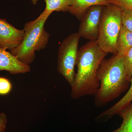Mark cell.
Wrapping results in <instances>:
<instances>
[{
    "instance_id": "18",
    "label": "cell",
    "mask_w": 132,
    "mask_h": 132,
    "mask_svg": "<svg viewBox=\"0 0 132 132\" xmlns=\"http://www.w3.org/2000/svg\"><path fill=\"white\" fill-rule=\"evenodd\" d=\"M7 122L6 114L4 112L0 113V132H5Z\"/></svg>"
},
{
    "instance_id": "10",
    "label": "cell",
    "mask_w": 132,
    "mask_h": 132,
    "mask_svg": "<svg viewBox=\"0 0 132 132\" xmlns=\"http://www.w3.org/2000/svg\"><path fill=\"white\" fill-rule=\"evenodd\" d=\"M130 81L131 85L130 88L125 96L112 106L102 113L98 119L102 120H108L116 114L120 113L129 106L132 101V76Z\"/></svg>"
},
{
    "instance_id": "19",
    "label": "cell",
    "mask_w": 132,
    "mask_h": 132,
    "mask_svg": "<svg viewBox=\"0 0 132 132\" xmlns=\"http://www.w3.org/2000/svg\"><path fill=\"white\" fill-rule=\"evenodd\" d=\"M38 1H39V0H31L32 3L34 5H36V4H37Z\"/></svg>"
},
{
    "instance_id": "13",
    "label": "cell",
    "mask_w": 132,
    "mask_h": 132,
    "mask_svg": "<svg viewBox=\"0 0 132 132\" xmlns=\"http://www.w3.org/2000/svg\"><path fill=\"white\" fill-rule=\"evenodd\" d=\"M123 121L119 128L111 132H132V105L120 113Z\"/></svg>"
},
{
    "instance_id": "7",
    "label": "cell",
    "mask_w": 132,
    "mask_h": 132,
    "mask_svg": "<svg viewBox=\"0 0 132 132\" xmlns=\"http://www.w3.org/2000/svg\"><path fill=\"white\" fill-rule=\"evenodd\" d=\"M24 35V29H18L6 19H0V48L11 51L20 45Z\"/></svg>"
},
{
    "instance_id": "4",
    "label": "cell",
    "mask_w": 132,
    "mask_h": 132,
    "mask_svg": "<svg viewBox=\"0 0 132 132\" xmlns=\"http://www.w3.org/2000/svg\"><path fill=\"white\" fill-rule=\"evenodd\" d=\"M122 10L110 4L102 10L97 44L106 54H117V42L122 27Z\"/></svg>"
},
{
    "instance_id": "2",
    "label": "cell",
    "mask_w": 132,
    "mask_h": 132,
    "mask_svg": "<svg viewBox=\"0 0 132 132\" xmlns=\"http://www.w3.org/2000/svg\"><path fill=\"white\" fill-rule=\"evenodd\" d=\"M100 87L95 95V104L104 106L122 93L129 81L125 74L124 57L114 55L103 60L97 72Z\"/></svg>"
},
{
    "instance_id": "3",
    "label": "cell",
    "mask_w": 132,
    "mask_h": 132,
    "mask_svg": "<svg viewBox=\"0 0 132 132\" xmlns=\"http://www.w3.org/2000/svg\"><path fill=\"white\" fill-rule=\"evenodd\" d=\"M50 15L43 12L37 19L24 25L23 40L19 46L10 51L22 63L30 65L35 59L36 52L47 47L50 35L45 30V25Z\"/></svg>"
},
{
    "instance_id": "12",
    "label": "cell",
    "mask_w": 132,
    "mask_h": 132,
    "mask_svg": "<svg viewBox=\"0 0 132 132\" xmlns=\"http://www.w3.org/2000/svg\"><path fill=\"white\" fill-rule=\"evenodd\" d=\"M73 0H45L46 7L43 12L51 14L54 12H68Z\"/></svg>"
},
{
    "instance_id": "16",
    "label": "cell",
    "mask_w": 132,
    "mask_h": 132,
    "mask_svg": "<svg viewBox=\"0 0 132 132\" xmlns=\"http://www.w3.org/2000/svg\"><path fill=\"white\" fill-rule=\"evenodd\" d=\"M110 4L118 7L122 10L132 11V0H106Z\"/></svg>"
},
{
    "instance_id": "8",
    "label": "cell",
    "mask_w": 132,
    "mask_h": 132,
    "mask_svg": "<svg viewBox=\"0 0 132 132\" xmlns=\"http://www.w3.org/2000/svg\"><path fill=\"white\" fill-rule=\"evenodd\" d=\"M3 71L16 75L29 72L31 68L29 65L22 63L10 52L0 48V72Z\"/></svg>"
},
{
    "instance_id": "11",
    "label": "cell",
    "mask_w": 132,
    "mask_h": 132,
    "mask_svg": "<svg viewBox=\"0 0 132 132\" xmlns=\"http://www.w3.org/2000/svg\"><path fill=\"white\" fill-rule=\"evenodd\" d=\"M132 48V32L122 26L117 42V55L124 57Z\"/></svg>"
},
{
    "instance_id": "5",
    "label": "cell",
    "mask_w": 132,
    "mask_h": 132,
    "mask_svg": "<svg viewBox=\"0 0 132 132\" xmlns=\"http://www.w3.org/2000/svg\"><path fill=\"white\" fill-rule=\"evenodd\" d=\"M80 38L78 32L71 34L61 43L58 51L57 70L71 87L75 79V68Z\"/></svg>"
},
{
    "instance_id": "17",
    "label": "cell",
    "mask_w": 132,
    "mask_h": 132,
    "mask_svg": "<svg viewBox=\"0 0 132 132\" xmlns=\"http://www.w3.org/2000/svg\"><path fill=\"white\" fill-rule=\"evenodd\" d=\"M12 83L9 80L3 77H0V95H6L9 94L12 90Z\"/></svg>"
},
{
    "instance_id": "14",
    "label": "cell",
    "mask_w": 132,
    "mask_h": 132,
    "mask_svg": "<svg viewBox=\"0 0 132 132\" xmlns=\"http://www.w3.org/2000/svg\"><path fill=\"white\" fill-rule=\"evenodd\" d=\"M124 63L126 76L130 81L132 76V48L124 56Z\"/></svg>"
},
{
    "instance_id": "6",
    "label": "cell",
    "mask_w": 132,
    "mask_h": 132,
    "mask_svg": "<svg viewBox=\"0 0 132 132\" xmlns=\"http://www.w3.org/2000/svg\"><path fill=\"white\" fill-rule=\"evenodd\" d=\"M104 6L95 5L90 7L81 20L78 34L80 37L90 40L98 38L99 26Z\"/></svg>"
},
{
    "instance_id": "9",
    "label": "cell",
    "mask_w": 132,
    "mask_h": 132,
    "mask_svg": "<svg viewBox=\"0 0 132 132\" xmlns=\"http://www.w3.org/2000/svg\"><path fill=\"white\" fill-rule=\"evenodd\" d=\"M110 5L106 0H73L68 12L81 20L87 11L93 6Z\"/></svg>"
},
{
    "instance_id": "15",
    "label": "cell",
    "mask_w": 132,
    "mask_h": 132,
    "mask_svg": "<svg viewBox=\"0 0 132 132\" xmlns=\"http://www.w3.org/2000/svg\"><path fill=\"white\" fill-rule=\"evenodd\" d=\"M122 26L128 31L132 32V11L122 10Z\"/></svg>"
},
{
    "instance_id": "1",
    "label": "cell",
    "mask_w": 132,
    "mask_h": 132,
    "mask_svg": "<svg viewBox=\"0 0 132 132\" xmlns=\"http://www.w3.org/2000/svg\"><path fill=\"white\" fill-rule=\"evenodd\" d=\"M107 54L99 47L97 40H90L79 50L76 62L77 73L71 87L72 98L77 100L96 94L100 86L97 71Z\"/></svg>"
}]
</instances>
